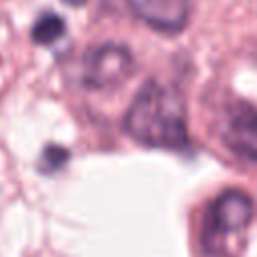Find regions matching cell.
Here are the masks:
<instances>
[{"label":"cell","instance_id":"cell-1","mask_svg":"<svg viewBox=\"0 0 257 257\" xmlns=\"http://www.w3.org/2000/svg\"><path fill=\"white\" fill-rule=\"evenodd\" d=\"M122 128L139 145L183 149L189 145L185 98L173 86L147 80L133 96L122 118Z\"/></svg>","mask_w":257,"mask_h":257},{"label":"cell","instance_id":"cell-2","mask_svg":"<svg viewBox=\"0 0 257 257\" xmlns=\"http://www.w3.org/2000/svg\"><path fill=\"white\" fill-rule=\"evenodd\" d=\"M253 217V201L245 191H225L221 193L207 211L203 243L209 253H219V243L249 225Z\"/></svg>","mask_w":257,"mask_h":257},{"label":"cell","instance_id":"cell-3","mask_svg":"<svg viewBox=\"0 0 257 257\" xmlns=\"http://www.w3.org/2000/svg\"><path fill=\"white\" fill-rule=\"evenodd\" d=\"M135 70V58L124 44L104 42L90 48L84 56L82 82L92 90L120 86Z\"/></svg>","mask_w":257,"mask_h":257},{"label":"cell","instance_id":"cell-4","mask_svg":"<svg viewBox=\"0 0 257 257\" xmlns=\"http://www.w3.org/2000/svg\"><path fill=\"white\" fill-rule=\"evenodd\" d=\"M131 12L149 28L175 36L191 20V0H126Z\"/></svg>","mask_w":257,"mask_h":257},{"label":"cell","instance_id":"cell-5","mask_svg":"<svg viewBox=\"0 0 257 257\" xmlns=\"http://www.w3.org/2000/svg\"><path fill=\"white\" fill-rule=\"evenodd\" d=\"M64 30H66L64 20L54 12H46L32 26V40L36 44L48 46V44H54L58 38H62Z\"/></svg>","mask_w":257,"mask_h":257},{"label":"cell","instance_id":"cell-6","mask_svg":"<svg viewBox=\"0 0 257 257\" xmlns=\"http://www.w3.org/2000/svg\"><path fill=\"white\" fill-rule=\"evenodd\" d=\"M68 159V151L62 147H46L40 159V171L42 173H54L56 169H60Z\"/></svg>","mask_w":257,"mask_h":257},{"label":"cell","instance_id":"cell-7","mask_svg":"<svg viewBox=\"0 0 257 257\" xmlns=\"http://www.w3.org/2000/svg\"><path fill=\"white\" fill-rule=\"evenodd\" d=\"M237 131H239V135H243L247 139V143H251V147L255 149V157H257V114L247 120H241L237 124Z\"/></svg>","mask_w":257,"mask_h":257},{"label":"cell","instance_id":"cell-8","mask_svg":"<svg viewBox=\"0 0 257 257\" xmlns=\"http://www.w3.org/2000/svg\"><path fill=\"white\" fill-rule=\"evenodd\" d=\"M64 4H68V6H72V8H80V6H84L88 0H62Z\"/></svg>","mask_w":257,"mask_h":257}]
</instances>
